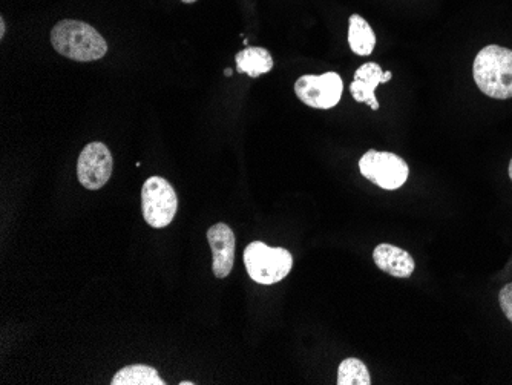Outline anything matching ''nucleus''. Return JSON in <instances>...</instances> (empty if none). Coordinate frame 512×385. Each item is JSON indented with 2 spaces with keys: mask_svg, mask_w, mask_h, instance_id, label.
Instances as JSON below:
<instances>
[{
  "mask_svg": "<svg viewBox=\"0 0 512 385\" xmlns=\"http://www.w3.org/2000/svg\"><path fill=\"white\" fill-rule=\"evenodd\" d=\"M54 50L76 62H94L108 53V43L96 28L79 20H62L51 31Z\"/></svg>",
  "mask_w": 512,
  "mask_h": 385,
  "instance_id": "nucleus-1",
  "label": "nucleus"
},
{
  "mask_svg": "<svg viewBox=\"0 0 512 385\" xmlns=\"http://www.w3.org/2000/svg\"><path fill=\"white\" fill-rule=\"evenodd\" d=\"M473 76L485 96L512 99V51L499 45L483 48L474 59Z\"/></svg>",
  "mask_w": 512,
  "mask_h": 385,
  "instance_id": "nucleus-2",
  "label": "nucleus"
},
{
  "mask_svg": "<svg viewBox=\"0 0 512 385\" xmlns=\"http://www.w3.org/2000/svg\"><path fill=\"white\" fill-rule=\"evenodd\" d=\"M244 266L255 283L270 286L290 274L293 257L284 247H269L261 241H253L244 251Z\"/></svg>",
  "mask_w": 512,
  "mask_h": 385,
  "instance_id": "nucleus-3",
  "label": "nucleus"
},
{
  "mask_svg": "<svg viewBox=\"0 0 512 385\" xmlns=\"http://www.w3.org/2000/svg\"><path fill=\"white\" fill-rule=\"evenodd\" d=\"M177 209V192L166 178L151 177L145 181L142 188V211L151 228L163 229L169 226Z\"/></svg>",
  "mask_w": 512,
  "mask_h": 385,
  "instance_id": "nucleus-4",
  "label": "nucleus"
},
{
  "mask_svg": "<svg viewBox=\"0 0 512 385\" xmlns=\"http://www.w3.org/2000/svg\"><path fill=\"white\" fill-rule=\"evenodd\" d=\"M359 171L371 183L385 191H396L405 185L410 175L407 162L393 152L370 149L359 160Z\"/></svg>",
  "mask_w": 512,
  "mask_h": 385,
  "instance_id": "nucleus-5",
  "label": "nucleus"
},
{
  "mask_svg": "<svg viewBox=\"0 0 512 385\" xmlns=\"http://www.w3.org/2000/svg\"><path fill=\"white\" fill-rule=\"evenodd\" d=\"M295 93L304 105L315 109H332L344 93V83L336 73L302 76L296 80Z\"/></svg>",
  "mask_w": 512,
  "mask_h": 385,
  "instance_id": "nucleus-6",
  "label": "nucleus"
},
{
  "mask_svg": "<svg viewBox=\"0 0 512 385\" xmlns=\"http://www.w3.org/2000/svg\"><path fill=\"white\" fill-rule=\"evenodd\" d=\"M112 154L108 146L100 142L89 143L80 152L77 162V177L80 185L89 191L102 189L108 183L112 174Z\"/></svg>",
  "mask_w": 512,
  "mask_h": 385,
  "instance_id": "nucleus-7",
  "label": "nucleus"
},
{
  "mask_svg": "<svg viewBox=\"0 0 512 385\" xmlns=\"http://www.w3.org/2000/svg\"><path fill=\"white\" fill-rule=\"evenodd\" d=\"M207 241L211 244L214 263H212V272L218 280L229 277L234 269L235 247L237 240L232 229L224 223H217L207 231Z\"/></svg>",
  "mask_w": 512,
  "mask_h": 385,
  "instance_id": "nucleus-8",
  "label": "nucleus"
},
{
  "mask_svg": "<svg viewBox=\"0 0 512 385\" xmlns=\"http://www.w3.org/2000/svg\"><path fill=\"white\" fill-rule=\"evenodd\" d=\"M391 77H393V74L390 71L384 73L378 63H364L355 73V80H353L352 86H350V93H352L353 99L356 102L367 103L371 109L378 111L379 102L376 99V88L381 83L390 82Z\"/></svg>",
  "mask_w": 512,
  "mask_h": 385,
  "instance_id": "nucleus-9",
  "label": "nucleus"
},
{
  "mask_svg": "<svg viewBox=\"0 0 512 385\" xmlns=\"http://www.w3.org/2000/svg\"><path fill=\"white\" fill-rule=\"evenodd\" d=\"M373 260L376 266L396 278H410L416 269L414 258L401 247L393 244H379L373 252Z\"/></svg>",
  "mask_w": 512,
  "mask_h": 385,
  "instance_id": "nucleus-10",
  "label": "nucleus"
},
{
  "mask_svg": "<svg viewBox=\"0 0 512 385\" xmlns=\"http://www.w3.org/2000/svg\"><path fill=\"white\" fill-rule=\"evenodd\" d=\"M348 45L358 56H370L376 47V34L371 30L367 20L359 14H352L348 19Z\"/></svg>",
  "mask_w": 512,
  "mask_h": 385,
  "instance_id": "nucleus-11",
  "label": "nucleus"
},
{
  "mask_svg": "<svg viewBox=\"0 0 512 385\" xmlns=\"http://www.w3.org/2000/svg\"><path fill=\"white\" fill-rule=\"evenodd\" d=\"M235 60H237L238 73L247 74L253 79L270 73L273 68L272 56L266 48H244L243 51L237 54Z\"/></svg>",
  "mask_w": 512,
  "mask_h": 385,
  "instance_id": "nucleus-12",
  "label": "nucleus"
},
{
  "mask_svg": "<svg viewBox=\"0 0 512 385\" xmlns=\"http://www.w3.org/2000/svg\"><path fill=\"white\" fill-rule=\"evenodd\" d=\"M112 385H165L166 382L158 376L154 367L145 364H134L115 373Z\"/></svg>",
  "mask_w": 512,
  "mask_h": 385,
  "instance_id": "nucleus-13",
  "label": "nucleus"
},
{
  "mask_svg": "<svg viewBox=\"0 0 512 385\" xmlns=\"http://www.w3.org/2000/svg\"><path fill=\"white\" fill-rule=\"evenodd\" d=\"M371 378L364 362L347 358L338 369V385H370Z\"/></svg>",
  "mask_w": 512,
  "mask_h": 385,
  "instance_id": "nucleus-14",
  "label": "nucleus"
},
{
  "mask_svg": "<svg viewBox=\"0 0 512 385\" xmlns=\"http://www.w3.org/2000/svg\"><path fill=\"white\" fill-rule=\"evenodd\" d=\"M500 307L506 318L512 323V283L506 284L499 293Z\"/></svg>",
  "mask_w": 512,
  "mask_h": 385,
  "instance_id": "nucleus-15",
  "label": "nucleus"
},
{
  "mask_svg": "<svg viewBox=\"0 0 512 385\" xmlns=\"http://www.w3.org/2000/svg\"><path fill=\"white\" fill-rule=\"evenodd\" d=\"M0 37H2V39H4V37H5V20L4 19L0 20Z\"/></svg>",
  "mask_w": 512,
  "mask_h": 385,
  "instance_id": "nucleus-16",
  "label": "nucleus"
},
{
  "mask_svg": "<svg viewBox=\"0 0 512 385\" xmlns=\"http://www.w3.org/2000/svg\"><path fill=\"white\" fill-rule=\"evenodd\" d=\"M509 178L512 180V160L509 162V169H508Z\"/></svg>",
  "mask_w": 512,
  "mask_h": 385,
  "instance_id": "nucleus-17",
  "label": "nucleus"
},
{
  "mask_svg": "<svg viewBox=\"0 0 512 385\" xmlns=\"http://www.w3.org/2000/svg\"><path fill=\"white\" fill-rule=\"evenodd\" d=\"M195 382H191V381H183V382H180V385H194Z\"/></svg>",
  "mask_w": 512,
  "mask_h": 385,
  "instance_id": "nucleus-18",
  "label": "nucleus"
},
{
  "mask_svg": "<svg viewBox=\"0 0 512 385\" xmlns=\"http://www.w3.org/2000/svg\"><path fill=\"white\" fill-rule=\"evenodd\" d=\"M224 74H226L227 77L232 76V70H226L224 71Z\"/></svg>",
  "mask_w": 512,
  "mask_h": 385,
  "instance_id": "nucleus-19",
  "label": "nucleus"
},
{
  "mask_svg": "<svg viewBox=\"0 0 512 385\" xmlns=\"http://www.w3.org/2000/svg\"><path fill=\"white\" fill-rule=\"evenodd\" d=\"M184 4H194L195 0H183Z\"/></svg>",
  "mask_w": 512,
  "mask_h": 385,
  "instance_id": "nucleus-20",
  "label": "nucleus"
}]
</instances>
